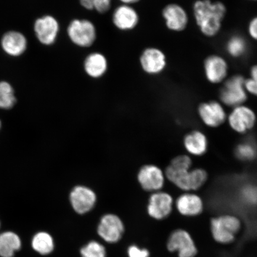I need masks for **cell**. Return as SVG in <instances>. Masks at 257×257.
Masks as SVG:
<instances>
[{"label": "cell", "mask_w": 257, "mask_h": 257, "mask_svg": "<svg viewBox=\"0 0 257 257\" xmlns=\"http://www.w3.org/2000/svg\"><path fill=\"white\" fill-rule=\"evenodd\" d=\"M69 199L73 210L79 214H85L95 207L96 195L91 188L79 185L72 189Z\"/></svg>", "instance_id": "52a82bcc"}, {"label": "cell", "mask_w": 257, "mask_h": 257, "mask_svg": "<svg viewBox=\"0 0 257 257\" xmlns=\"http://www.w3.org/2000/svg\"><path fill=\"white\" fill-rule=\"evenodd\" d=\"M81 257H107L105 247L96 240H91L80 249Z\"/></svg>", "instance_id": "484cf974"}, {"label": "cell", "mask_w": 257, "mask_h": 257, "mask_svg": "<svg viewBox=\"0 0 257 257\" xmlns=\"http://www.w3.org/2000/svg\"><path fill=\"white\" fill-rule=\"evenodd\" d=\"M237 157L242 160H250L254 159L256 155V150L250 143H243L239 145L236 150Z\"/></svg>", "instance_id": "83f0119b"}, {"label": "cell", "mask_w": 257, "mask_h": 257, "mask_svg": "<svg viewBox=\"0 0 257 257\" xmlns=\"http://www.w3.org/2000/svg\"><path fill=\"white\" fill-rule=\"evenodd\" d=\"M198 114L202 121L211 127L219 126L226 118V112L222 106L214 101L200 104L198 107Z\"/></svg>", "instance_id": "4fadbf2b"}, {"label": "cell", "mask_w": 257, "mask_h": 257, "mask_svg": "<svg viewBox=\"0 0 257 257\" xmlns=\"http://www.w3.org/2000/svg\"><path fill=\"white\" fill-rule=\"evenodd\" d=\"M14 90L9 83L0 82V108L10 109L15 104Z\"/></svg>", "instance_id": "d4e9b609"}, {"label": "cell", "mask_w": 257, "mask_h": 257, "mask_svg": "<svg viewBox=\"0 0 257 257\" xmlns=\"http://www.w3.org/2000/svg\"><path fill=\"white\" fill-rule=\"evenodd\" d=\"M120 1L123 3L124 5H128L138 2L140 0H120Z\"/></svg>", "instance_id": "836d02e7"}, {"label": "cell", "mask_w": 257, "mask_h": 257, "mask_svg": "<svg viewBox=\"0 0 257 257\" xmlns=\"http://www.w3.org/2000/svg\"><path fill=\"white\" fill-rule=\"evenodd\" d=\"M167 246L170 252L178 251L179 257H194L197 253L190 234L184 230L174 231L169 237Z\"/></svg>", "instance_id": "ba28073f"}, {"label": "cell", "mask_w": 257, "mask_h": 257, "mask_svg": "<svg viewBox=\"0 0 257 257\" xmlns=\"http://www.w3.org/2000/svg\"><path fill=\"white\" fill-rule=\"evenodd\" d=\"M176 207L179 213L185 216H195L203 210V202L197 195L185 193L177 199Z\"/></svg>", "instance_id": "ac0fdd59"}, {"label": "cell", "mask_w": 257, "mask_h": 257, "mask_svg": "<svg viewBox=\"0 0 257 257\" xmlns=\"http://www.w3.org/2000/svg\"><path fill=\"white\" fill-rule=\"evenodd\" d=\"M192 161L188 156L175 157L166 170V176L169 181L184 191H190L191 167Z\"/></svg>", "instance_id": "7a4b0ae2"}, {"label": "cell", "mask_w": 257, "mask_h": 257, "mask_svg": "<svg viewBox=\"0 0 257 257\" xmlns=\"http://www.w3.org/2000/svg\"><path fill=\"white\" fill-rule=\"evenodd\" d=\"M248 32L253 39L257 41V16L252 19L248 26Z\"/></svg>", "instance_id": "d6a6232c"}, {"label": "cell", "mask_w": 257, "mask_h": 257, "mask_svg": "<svg viewBox=\"0 0 257 257\" xmlns=\"http://www.w3.org/2000/svg\"><path fill=\"white\" fill-rule=\"evenodd\" d=\"M84 69L86 73L92 78H100L107 71V61L101 53H92L86 58Z\"/></svg>", "instance_id": "44dd1931"}, {"label": "cell", "mask_w": 257, "mask_h": 257, "mask_svg": "<svg viewBox=\"0 0 257 257\" xmlns=\"http://www.w3.org/2000/svg\"><path fill=\"white\" fill-rule=\"evenodd\" d=\"M138 182L145 191L158 192L165 184V175L159 167L153 165L142 167L138 175Z\"/></svg>", "instance_id": "30bf717a"}, {"label": "cell", "mask_w": 257, "mask_h": 257, "mask_svg": "<svg viewBox=\"0 0 257 257\" xmlns=\"http://www.w3.org/2000/svg\"><path fill=\"white\" fill-rule=\"evenodd\" d=\"M247 43L245 38L240 35H234L228 40L226 44L227 53L233 57H240L245 54Z\"/></svg>", "instance_id": "cb8c5ba5"}, {"label": "cell", "mask_w": 257, "mask_h": 257, "mask_svg": "<svg viewBox=\"0 0 257 257\" xmlns=\"http://www.w3.org/2000/svg\"><path fill=\"white\" fill-rule=\"evenodd\" d=\"M172 205L173 198L168 193L155 192L150 197L148 213L154 219H165L171 213Z\"/></svg>", "instance_id": "8fae6325"}, {"label": "cell", "mask_w": 257, "mask_h": 257, "mask_svg": "<svg viewBox=\"0 0 257 257\" xmlns=\"http://www.w3.org/2000/svg\"><path fill=\"white\" fill-rule=\"evenodd\" d=\"M250 76L245 80V88L250 94L257 96V65L252 67Z\"/></svg>", "instance_id": "f1b7e54d"}, {"label": "cell", "mask_w": 257, "mask_h": 257, "mask_svg": "<svg viewBox=\"0 0 257 257\" xmlns=\"http://www.w3.org/2000/svg\"><path fill=\"white\" fill-rule=\"evenodd\" d=\"M196 22L202 34L212 37L218 34L226 13L222 3L210 0H198L194 5Z\"/></svg>", "instance_id": "6da1fadb"}, {"label": "cell", "mask_w": 257, "mask_h": 257, "mask_svg": "<svg viewBox=\"0 0 257 257\" xmlns=\"http://www.w3.org/2000/svg\"><path fill=\"white\" fill-rule=\"evenodd\" d=\"M2 46L9 55L17 57L23 54L27 49V40L20 32L11 31L3 36Z\"/></svg>", "instance_id": "d6986e66"}, {"label": "cell", "mask_w": 257, "mask_h": 257, "mask_svg": "<svg viewBox=\"0 0 257 257\" xmlns=\"http://www.w3.org/2000/svg\"><path fill=\"white\" fill-rule=\"evenodd\" d=\"M21 247L22 241L17 234L11 231L0 234V256L13 257Z\"/></svg>", "instance_id": "7402d4cb"}, {"label": "cell", "mask_w": 257, "mask_h": 257, "mask_svg": "<svg viewBox=\"0 0 257 257\" xmlns=\"http://www.w3.org/2000/svg\"><path fill=\"white\" fill-rule=\"evenodd\" d=\"M32 248L42 255H47L53 252L55 243L52 236L46 232H39L35 234L31 241Z\"/></svg>", "instance_id": "603a6c76"}, {"label": "cell", "mask_w": 257, "mask_h": 257, "mask_svg": "<svg viewBox=\"0 0 257 257\" xmlns=\"http://www.w3.org/2000/svg\"><path fill=\"white\" fill-rule=\"evenodd\" d=\"M67 34L72 43L80 47L92 46L96 39L94 25L88 20H73L67 28Z\"/></svg>", "instance_id": "8992f818"}, {"label": "cell", "mask_w": 257, "mask_h": 257, "mask_svg": "<svg viewBox=\"0 0 257 257\" xmlns=\"http://www.w3.org/2000/svg\"><path fill=\"white\" fill-rule=\"evenodd\" d=\"M59 29L56 19L49 15L38 19L34 24V31L38 40L46 46L55 43Z\"/></svg>", "instance_id": "9c48e42d"}, {"label": "cell", "mask_w": 257, "mask_h": 257, "mask_svg": "<svg viewBox=\"0 0 257 257\" xmlns=\"http://www.w3.org/2000/svg\"><path fill=\"white\" fill-rule=\"evenodd\" d=\"M240 226L239 218L232 215H223L212 218L211 221L212 234L217 242L221 243L233 242Z\"/></svg>", "instance_id": "3957f363"}, {"label": "cell", "mask_w": 257, "mask_h": 257, "mask_svg": "<svg viewBox=\"0 0 257 257\" xmlns=\"http://www.w3.org/2000/svg\"><path fill=\"white\" fill-rule=\"evenodd\" d=\"M94 9L100 14H104L110 8L111 0H89Z\"/></svg>", "instance_id": "1f68e13d"}, {"label": "cell", "mask_w": 257, "mask_h": 257, "mask_svg": "<svg viewBox=\"0 0 257 257\" xmlns=\"http://www.w3.org/2000/svg\"><path fill=\"white\" fill-rule=\"evenodd\" d=\"M205 76L209 82L220 83L226 78L227 64L223 58L217 55L209 56L204 62Z\"/></svg>", "instance_id": "2e32d148"}, {"label": "cell", "mask_w": 257, "mask_h": 257, "mask_svg": "<svg viewBox=\"0 0 257 257\" xmlns=\"http://www.w3.org/2000/svg\"><path fill=\"white\" fill-rule=\"evenodd\" d=\"M242 195L244 199L249 203H257V188L253 186L246 187L243 189Z\"/></svg>", "instance_id": "4dcf8cb0"}, {"label": "cell", "mask_w": 257, "mask_h": 257, "mask_svg": "<svg viewBox=\"0 0 257 257\" xmlns=\"http://www.w3.org/2000/svg\"><path fill=\"white\" fill-rule=\"evenodd\" d=\"M124 224L121 218L114 214H106L101 218L96 232L98 236L108 243H115L122 238Z\"/></svg>", "instance_id": "5b68a950"}, {"label": "cell", "mask_w": 257, "mask_h": 257, "mask_svg": "<svg viewBox=\"0 0 257 257\" xmlns=\"http://www.w3.org/2000/svg\"><path fill=\"white\" fill-rule=\"evenodd\" d=\"M139 21V17L135 9L130 6L123 5L115 10L112 15L114 25L120 30H133Z\"/></svg>", "instance_id": "e0dca14e"}, {"label": "cell", "mask_w": 257, "mask_h": 257, "mask_svg": "<svg viewBox=\"0 0 257 257\" xmlns=\"http://www.w3.org/2000/svg\"><path fill=\"white\" fill-rule=\"evenodd\" d=\"M228 120L233 130L237 133L244 134L254 126L256 116L251 109L240 105L234 108Z\"/></svg>", "instance_id": "7c38bea8"}, {"label": "cell", "mask_w": 257, "mask_h": 257, "mask_svg": "<svg viewBox=\"0 0 257 257\" xmlns=\"http://www.w3.org/2000/svg\"><path fill=\"white\" fill-rule=\"evenodd\" d=\"M163 16L169 30L180 32L185 30L188 18L185 10L176 4L167 6L163 9Z\"/></svg>", "instance_id": "9a60e30c"}, {"label": "cell", "mask_w": 257, "mask_h": 257, "mask_svg": "<svg viewBox=\"0 0 257 257\" xmlns=\"http://www.w3.org/2000/svg\"><path fill=\"white\" fill-rule=\"evenodd\" d=\"M208 175L205 170L198 168L191 170L190 191H196L205 184Z\"/></svg>", "instance_id": "4316f807"}, {"label": "cell", "mask_w": 257, "mask_h": 257, "mask_svg": "<svg viewBox=\"0 0 257 257\" xmlns=\"http://www.w3.org/2000/svg\"><path fill=\"white\" fill-rule=\"evenodd\" d=\"M140 63L145 72L150 75H157L166 67V56L157 48H147L141 56Z\"/></svg>", "instance_id": "5bb4252c"}, {"label": "cell", "mask_w": 257, "mask_h": 257, "mask_svg": "<svg viewBox=\"0 0 257 257\" xmlns=\"http://www.w3.org/2000/svg\"><path fill=\"white\" fill-rule=\"evenodd\" d=\"M1 126H2V123H1V121H0V128H1Z\"/></svg>", "instance_id": "e575fe53"}, {"label": "cell", "mask_w": 257, "mask_h": 257, "mask_svg": "<svg viewBox=\"0 0 257 257\" xmlns=\"http://www.w3.org/2000/svg\"><path fill=\"white\" fill-rule=\"evenodd\" d=\"M245 80L243 76L236 75L225 82L220 92V98L224 104L235 107L246 101Z\"/></svg>", "instance_id": "277c9868"}, {"label": "cell", "mask_w": 257, "mask_h": 257, "mask_svg": "<svg viewBox=\"0 0 257 257\" xmlns=\"http://www.w3.org/2000/svg\"><path fill=\"white\" fill-rule=\"evenodd\" d=\"M128 257H150L149 250L146 248H141L136 245H132L127 248Z\"/></svg>", "instance_id": "f546056e"}, {"label": "cell", "mask_w": 257, "mask_h": 257, "mask_svg": "<svg viewBox=\"0 0 257 257\" xmlns=\"http://www.w3.org/2000/svg\"><path fill=\"white\" fill-rule=\"evenodd\" d=\"M184 144L185 149L193 156H202L208 149L207 138L199 131H194L186 135Z\"/></svg>", "instance_id": "ffe728a7"}]
</instances>
